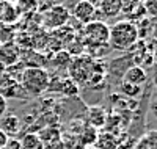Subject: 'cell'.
<instances>
[{
	"label": "cell",
	"mask_w": 157,
	"mask_h": 149,
	"mask_svg": "<svg viewBox=\"0 0 157 149\" xmlns=\"http://www.w3.org/2000/svg\"><path fill=\"white\" fill-rule=\"evenodd\" d=\"M86 2H90L93 6H96V8H98V6H99V3L102 2V0H86Z\"/></svg>",
	"instance_id": "cell-27"
},
{
	"label": "cell",
	"mask_w": 157,
	"mask_h": 149,
	"mask_svg": "<svg viewBox=\"0 0 157 149\" xmlns=\"http://www.w3.org/2000/svg\"><path fill=\"white\" fill-rule=\"evenodd\" d=\"M0 129H2L8 137L16 135L21 130V119H19V116L14 115V113L5 115L2 119H0Z\"/></svg>",
	"instance_id": "cell-7"
},
{
	"label": "cell",
	"mask_w": 157,
	"mask_h": 149,
	"mask_svg": "<svg viewBox=\"0 0 157 149\" xmlns=\"http://www.w3.org/2000/svg\"><path fill=\"white\" fill-rule=\"evenodd\" d=\"M21 149H44V144L38 138L36 133H25L19 141Z\"/></svg>",
	"instance_id": "cell-13"
},
{
	"label": "cell",
	"mask_w": 157,
	"mask_h": 149,
	"mask_svg": "<svg viewBox=\"0 0 157 149\" xmlns=\"http://www.w3.org/2000/svg\"><path fill=\"white\" fill-rule=\"evenodd\" d=\"M151 35H152V38H154V41H157V24L154 25V29H152Z\"/></svg>",
	"instance_id": "cell-26"
},
{
	"label": "cell",
	"mask_w": 157,
	"mask_h": 149,
	"mask_svg": "<svg viewBox=\"0 0 157 149\" xmlns=\"http://www.w3.org/2000/svg\"><path fill=\"white\" fill-rule=\"evenodd\" d=\"M154 61L157 63V52H155V57H154Z\"/></svg>",
	"instance_id": "cell-30"
},
{
	"label": "cell",
	"mask_w": 157,
	"mask_h": 149,
	"mask_svg": "<svg viewBox=\"0 0 157 149\" xmlns=\"http://www.w3.org/2000/svg\"><path fill=\"white\" fill-rule=\"evenodd\" d=\"M88 119H90V123H91V127H102L104 124H105V113H104L102 108L99 107H94V108H90V112H88Z\"/></svg>",
	"instance_id": "cell-15"
},
{
	"label": "cell",
	"mask_w": 157,
	"mask_h": 149,
	"mask_svg": "<svg viewBox=\"0 0 157 149\" xmlns=\"http://www.w3.org/2000/svg\"><path fill=\"white\" fill-rule=\"evenodd\" d=\"M17 10H16V6L13 5L11 2H2L0 3V19H2L3 22H14L16 19H17Z\"/></svg>",
	"instance_id": "cell-11"
},
{
	"label": "cell",
	"mask_w": 157,
	"mask_h": 149,
	"mask_svg": "<svg viewBox=\"0 0 157 149\" xmlns=\"http://www.w3.org/2000/svg\"><path fill=\"white\" fill-rule=\"evenodd\" d=\"M2 2H5V0H0V3H2Z\"/></svg>",
	"instance_id": "cell-31"
},
{
	"label": "cell",
	"mask_w": 157,
	"mask_h": 149,
	"mask_svg": "<svg viewBox=\"0 0 157 149\" xmlns=\"http://www.w3.org/2000/svg\"><path fill=\"white\" fill-rule=\"evenodd\" d=\"M21 88L32 94V96H39L49 88L50 75L41 66H27L21 72Z\"/></svg>",
	"instance_id": "cell-2"
},
{
	"label": "cell",
	"mask_w": 157,
	"mask_h": 149,
	"mask_svg": "<svg viewBox=\"0 0 157 149\" xmlns=\"http://www.w3.org/2000/svg\"><path fill=\"white\" fill-rule=\"evenodd\" d=\"M8 140H10V137H8V135H6L2 129H0V149H5V147H6Z\"/></svg>",
	"instance_id": "cell-24"
},
{
	"label": "cell",
	"mask_w": 157,
	"mask_h": 149,
	"mask_svg": "<svg viewBox=\"0 0 157 149\" xmlns=\"http://www.w3.org/2000/svg\"><path fill=\"white\" fill-rule=\"evenodd\" d=\"M72 63V60H71V55L68 52H64V50H60L57 55L54 57V64L57 66V67H68L69 64Z\"/></svg>",
	"instance_id": "cell-20"
},
{
	"label": "cell",
	"mask_w": 157,
	"mask_h": 149,
	"mask_svg": "<svg viewBox=\"0 0 157 149\" xmlns=\"http://www.w3.org/2000/svg\"><path fill=\"white\" fill-rule=\"evenodd\" d=\"M83 35L86 43H90L91 46H107L110 27L102 21H91L83 25Z\"/></svg>",
	"instance_id": "cell-3"
},
{
	"label": "cell",
	"mask_w": 157,
	"mask_h": 149,
	"mask_svg": "<svg viewBox=\"0 0 157 149\" xmlns=\"http://www.w3.org/2000/svg\"><path fill=\"white\" fill-rule=\"evenodd\" d=\"M94 146L98 149H116L118 147V141L110 132H104L101 135H98V140L94 143Z\"/></svg>",
	"instance_id": "cell-12"
},
{
	"label": "cell",
	"mask_w": 157,
	"mask_h": 149,
	"mask_svg": "<svg viewBox=\"0 0 157 149\" xmlns=\"http://www.w3.org/2000/svg\"><path fill=\"white\" fill-rule=\"evenodd\" d=\"M6 110H8V102L2 94H0V119L6 115Z\"/></svg>",
	"instance_id": "cell-23"
},
{
	"label": "cell",
	"mask_w": 157,
	"mask_h": 149,
	"mask_svg": "<svg viewBox=\"0 0 157 149\" xmlns=\"http://www.w3.org/2000/svg\"><path fill=\"white\" fill-rule=\"evenodd\" d=\"M69 17H71L69 10L63 3L52 5L43 13V22L49 30H57V29H60V27L66 25Z\"/></svg>",
	"instance_id": "cell-4"
},
{
	"label": "cell",
	"mask_w": 157,
	"mask_h": 149,
	"mask_svg": "<svg viewBox=\"0 0 157 149\" xmlns=\"http://www.w3.org/2000/svg\"><path fill=\"white\" fill-rule=\"evenodd\" d=\"M121 2V13H124L126 16H129L141 2L140 0H120Z\"/></svg>",
	"instance_id": "cell-21"
},
{
	"label": "cell",
	"mask_w": 157,
	"mask_h": 149,
	"mask_svg": "<svg viewBox=\"0 0 157 149\" xmlns=\"http://www.w3.org/2000/svg\"><path fill=\"white\" fill-rule=\"evenodd\" d=\"M86 149H98L96 146H90V147H86Z\"/></svg>",
	"instance_id": "cell-29"
},
{
	"label": "cell",
	"mask_w": 157,
	"mask_h": 149,
	"mask_svg": "<svg viewBox=\"0 0 157 149\" xmlns=\"http://www.w3.org/2000/svg\"><path fill=\"white\" fill-rule=\"evenodd\" d=\"M49 2V5L52 6V5H58V3H61V0H47Z\"/></svg>",
	"instance_id": "cell-28"
},
{
	"label": "cell",
	"mask_w": 157,
	"mask_h": 149,
	"mask_svg": "<svg viewBox=\"0 0 157 149\" xmlns=\"http://www.w3.org/2000/svg\"><path fill=\"white\" fill-rule=\"evenodd\" d=\"M17 14H25V13H32L38 8V0H17L14 3Z\"/></svg>",
	"instance_id": "cell-18"
},
{
	"label": "cell",
	"mask_w": 157,
	"mask_h": 149,
	"mask_svg": "<svg viewBox=\"0 0 157 149\" xmlns=\"http://www.w3.org/2000/svg\"><path fill=\"white\" fill-rule=\"evenodd\" d=\"M99 13L104 17H116L121 14V2L120 0H102L98 6Z\"/></svg>",
	"instance_id": "cell-8"
},
{
	"label": "cell",
	"mask_w": 157,
	"mask_h": 149,
	"mask_svg": "<svg viewBox=\"0 0 157 149\" xmlns=\"http://www.w3.org/2000/svg\"><path fill=\"white\" fill-rule=\"evenodd\" d=\"M120 91L124 94V96L130 97V99H137L138 96H141V86H137V85H132V83H126V82H121Z\"/></svg>",
	"instance_id": "cell-17"
},
{
	"label": "cell",
	"mask_w": 157,
	"mask_h": 149,
	"mask_svg": "<svg viewBox=\"0 0 157 149\" xmlns=\"http://www.w3.org/2000/svg\"><path fill=\"white\" fill-rule=\"evenodd\" d=\"M138 27L130 21H120L110 27L109 46L116 50H130L138 43Z\"/></svg>",
	"instance_id": "cell-1"
},
{
	"label": "cell",
	"mask_w": 157,
	"mask_h": 149,
	"mask_svg": "<svg viewBox=\"0 0 157 149\" xmlns=\"http://www.w3.org/2000/svg\"><path fill=\"white\" fill-rule=\"evenodd\" d=\"M36 135H38V138L41 140V143L44 146L52 144V143H57L60 140V130L55 129V127H47V129L41 130L39 133H36Z\"/></svg>",
	"instance_id": "cell-14"
},
{
	"label": "cell",
	"mask_w": 157,
	"mask_h": 149,
	"mask_svg": "<svg viewBox=\"0 0 157 149\" xmlns=\"http://www.w3.org/2000/svg\"><path fill=\"white\" fill-rule=\"evenodd\" d=\"M94 13H96V6H93L86 0H78L72 8V17L78 21L82 25H86L88 22L94 21Z\"/></svg>",
	"instance_id": "cell-5"
},
{
	"label": "cell",
	"mask_w": 157,
	"mask_h": 149,
	"mask_svg": "<svg viewBox=\"0 0 157 149\" xmlns=\"http://www.w3.org/2000/svg\"><path fill=\"white\" fill-rule=\"evenodd\" d=\"M54 36L58 38L60 43L69 44L72 39L75 38V32H74V29H71L69 25H63V27H60V29H57V30L54 32Z\"/></svg>",
	"instance_id": "cell-16"
},
{
	"label": "cell",
	"mask_w": 157,
	"mask_h": 149,
	"mask_svg": "<svg viewBox=\"0 0 157 149\" xmlns=\"http://www.w3.org/2000/svg\"><path fill=\"white\" fill-rule=\"evenodd\" d=\"M141 3L148 17H157V0H145Z\"/></svg>",
	"instance_id": "cell-22"
},
{
	"label": "cell",
	"mask_w": 157,
	"mask_h": 149,
	"mask_svg": "<svg viewBox=\"0 0 157 149\" xmlns=\"http://www.w3.org/2000/svg\"><path fill=\"white\" fill-rule=\"evenodd\" d=\"M19 58V49L16 44H5L0 47V61L5 63V64H13V63H16Z\"/></svg>",
	"instance_id": "cell-9"
},
{
	"label": "cell",
	"mask_w": 157,
	"mask_h": 149,
	"mask_svg": "<svg viewBox=\"0 0 157 149\" xmlns=\"http://www.w3.org/2000/svg\"><path fill=\"white\" fill-rule=\"evenodd\" d=\"M98 140V132L94 127H86L83 132H82V143L85 147H90V146H94Z\"/></svg>",
	"instance_id": "cell-19"
},
{
	"label": "cell",
	"mask_w": 157,
	"mask_h": 149,
	"mask_svg": "<svg viewBox=\"0 0 157 149\" xmlns=\"http://www.w3.org/2000/svg\"><path fill=\"white\" fill-rule=\"evenodd\" d=\"M146 80H148V72L145 71V67L140 66V64L127 67L123 74V82L132 83V85H137V86H141Z\"/></svg>",
	"instance_id": "cell-6"
},
{
	"label": "cell",
	"mask_w": 157,
	"mask_h": 149,
	"mask_svg": "<svg viewBox=\"0 0 157 149\" xmlns=\"http://www.w3.org/2000/svg\"><path fill=\"white\" fill-rule=\"evenodd\" d=\"M54 90L60 91L61 94H66V96H75V94H78V85L71 77L58 80V83L54 86Z\"/></svg>",
	"instance_id": "cell-10"
},
{
	"label": "cell",
	"mask_w": 157,
	"mask_h": 149,
	"mask_svg": "<svg viewBox=\"0 0 157 149\" xmlns=\"http://www.w3.org/2000/svg\"><path fill=\"white\" fill-rule=\"evenodd\" d=\"M149 110H151L152 116H154V118L157 119V97L151 101V105H149Z\"/></svg>",
	"instance_id": "cell-25"
}]
</instances>
